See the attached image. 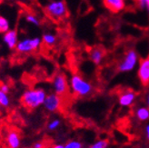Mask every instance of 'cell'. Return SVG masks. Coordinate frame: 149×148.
I'll use <instances>...</instances> for the list:
<instances>
[{"instance_id": "6da1fadb", "label": "cell", "mask_w": 149, "mask_h": 148, "mask_svg": "<svg viewBox=\"0 0 149 148\" xmlns=\"http://www.w3.org/2000/svg\"><path fill=\"white\" fill-rule=\"evenodd\" d=\"M47 92L42 88L28 89L23 93L21 97V103L28 109H36L43 106L47 97Z\"/></svg>"}, {"instance_id": "7a4b0ae2", "label": "cell", "mask_w": 149, "mask_h": 148, "mask_svg": "<svg viewBox=\"0 0 149 148\" xmlns=\"http://www.w3.org/2000/svg\"><path fill=\"white\" fill-rule=\"evenodd\" d=\"M69 87L71 92L79 97H88L93 92L92 84L77 74H74L70 77Z\"/></svg>"}, {"instance_id": "3957f363", "label": "cell", "mask_w": 149, "mask_h": 148, "mask_svg": "<svg viewBox=\"0 0 149 148\" xmlns=\"http://www.w3.org/2000/svg\"><path fill=\"white\" fill-rule=\"evenodd\" d=\"M46 12L56 20L63 19L68 15V8L63 0H51L46 6Z\"/></svg>"}, {"instance_id": "277c9868", "label": "cell", "mask_w": 149, "mask_h": 148, "mask_svg": "<svg viewBox=\"0 0 149 148\" xmlns=\"http://www.w3.org/2000/svg\"><path fill=\"white\" fill-rule=\"evenodd\" d=\"M138 54L136 50L130 49L125 53V56L120 61V63L117 65V69L121 73H127L131 72L136 68L139 59H138Z\"/></svg>"}, {"instance_id": "5b68a950", "label": "cell", "mask_w": 149, "mask_h": 148, "mask_svg": "<svg viewBox=\"0 0 149 148\" xmlns=\"http://www.w3.org/2000/svg\"><path fill=\"white\" fill-rule=\"evenodd\" d=\"M42 39L38 36L31 38H24L19 40L16 47V50L19 54H30L38 50L41 47Z\"/></svg>"}, {"instance_id": "8992f818", "label": "cell", "mask_w": 149, "mask_h": 148, "mask_svg": "<svg viewBox=\"0 0 149 148\" xmlns=\"http://www.w3.org/2000/svg\"><path fill=\"white\" fill-rule=\"evenodd\" d=\"M52 87L54 93L58 95H65L68 94L69 89V83L66 76L62 73H58L52 80Z\"/></svg>"}, {"instance_id": "52a82bcc", "label": "cell", "mask_w": 149, "mask_h": 148, "mask_svg": "<svg viewBox=\"0 0 149 148\" xmlns=\"http://www.w3.org/2000/svg\"><path fill=\"white\" fill-rule=\"evenodd\" d=\"M61 106H62V98L60 95H58L55 93L47 94V97L43 104V106L45 107V109L49 113L56 112L61 107Z\"/></svg>"}, {"instance_id": "ba28073f", "label": "cell", "mask_w": 149, "mask_h": 148, "mask_svg": "<svg viewBox=\"0 0 149 148\" xmlns=\"http://www.w3.org/2000/svg\"><path fill=\"white\" fill-rule=\"evenodd\" d=\"M137 76L143 85H149V56L143 58L139 62Z\"/></svg>"}, {"instance_id": "9c48e42d", "label": "cell", "mask_w": 149, "mask_h": 148, "mask_svg": "<svg viewBox=\"0 0 149 148\" xmlns=\"http://www.w3.org/2000/svg\"><path fill=\"white\" fill-rule=\"evenodd\" d=\"M136 99V94L132 90H125L120 94L118 97L119 105L123 107L131 106Z\"/></svg>"}, {"instance_id": "30bf717a", "label": "cell", "mask_w": 149, "mask_h": 148, "mask_svg": "<svg viewBox=\"0 0 149 148\" xmlns=\"http://www.w3.org/2000/svg\"><path fill=\"white\" fill-rule=\"evenodd\" d=\"M18 41V34L16 29H10L3 34V42L9 49L16 48Z\"/></svg>"}, {"instance_id": "8fae6325", "label": "cell", "mask_w": 149, "mask_h": 148, "mask_svg": "<svg viewBox=\"0 0 149 148\" xmlns=\"http://www.w3.org/2000/svg\"><path fill=\"white\" fill-rule=\"evenodd\" d=\"M6 141L9 148H19L21 145V138L19 133L16 130L8 131L6 136Z\"/></svg>"}, {"instance_id": "7c38bea8", "label": "cell", "mask_w": 149, "mask_h": 148, "mask_svg": "<svg viewBox=\"0 0 149 148\" xmlns=\"http://www.w3.org/2000/svg\"><path fill=\"white\" fill-rule=\"evenodd\" d=\"M103 4L106 8L113 13L122 11L125 6V0H103Z\"/></svg>"}, {"instance_id": "4fadbf2b", "label": "cell", "mask_w": 149, "mask_h": 148, "mask_svg": "<svg viewBox=\"0 0 149 148\" xmlns=\"http://www.w3.org/2000/svg\"><path fill=\"white\" fill-rule=\"evenodd\" d=\"M105 56V51L100 47H94L90 50L89 57L95 65H100Z\"/></svg>"}, {"instance_id": "5bb4252c", "label": "cell", "mask_w": 149, "mask_h": 148, "mask_svg": "<svg viewBox=\"0 0 149 148\" xmlns=\"http://www.w3.org/2000/svg\"><path fill=\"white\" fill-rule=\"evenodd\" d=\"M136 118L141 122H146L149 120V108L146 106H140L135 111Z\"/></svg>"}, {"instance_id": "9a60e30c", "label": "cell", "mask_w": 149, "mask_h": 148, "mask_svg": "<svg viewBox=\"0 0 149 148\" xmlns=\"http://www.w3.org/2000/svg\"><path fill=\"white\" fill-rule=\"evenodd\" d=\"M41 39H42V42L45 44V45H47V47H53L56 43V35H54L53 33H50V32L44 33Z\"/></svg>"}, {"instance_id": "2e32d148", "label": "cell", "mask_w": 149, "mask_h": 148, "mask_svg": "<svg viewBox=\"0 0 149 148\" xmlns=\"http://www.w3.org/2000/svg\"><path fill=\"white\" fill-rule=\"evenodd\" d=\"M10 23L9 20L4 16L0 15V34H5L8 30H10Z\"/></svg>"}, {"instance_id": "e0dca14e", "label": "cell", "mask_w": 149, "mask_h": 148, "mask_svg": "<svg viewBox=\"0 0 149 148\" xmlns=\"http://www.w3.org/2000/svg\"><path fill=\"white\" fill-rule=\"evenodd\" d=\"M0 106L2 108H7L10 106V98L8 94H6L0 90Z\"/></svg>"}, {"instance_id": "ac0fdd59", "label": "cell", "mask_w": 149, "mask_h": 148, "mask_svg": "<svg viewBox=\"0 0 149 148\" xmlns=\"http://www.w3.org/2000/svg\"><path fill=\"white\" fill-rule=\"evenodd\" d=\"M26 21L27 23L31 24L35 26H40V20L38 19V17H36L35 15H32V14H27L26 16Z\"/></svg>"}, {"instance_id": "d6986e66", "label": "cell", "mask_w": 149, "mask_h": 148, "mask_svg": "<svg viewBox=\"0 0 149 148\" xmlns=\"http://www.w3.org/2000/svg\"><path fill=\"white\" fill-rule=\"evenodd\" d=\"M108 146V141L106 139H100L96 142L89 145L87 148H107Z\"/></svg>"}, {"instance_id": "ffe728a7", "label": "cell", "mask_w": 149, "mask_h": 148, "mask_svg": "<svg viewBox=\"0 0 149 148\" xmlns=\"http://www.w3.org/2000/svg\"><path fill=\"white\" fill-rule=\"evenodd\" d=\"M64 148H83V144L78 140H71L64 145Z\"/></svg>"}, {"instance_id": "44dd1931", "label": "cell", "mask_w": 149, "mask_h": 148, "mask_svg": "<svg viewBox=\"0 0 149 148\" xmlns=\"http://www.w3.org/2000/svg\"><path fill=\"white\" fill-rule=\"evenodd\" d=\"M60 124H61V121L59 119H53L52 121L49 122V124L47 125V129L49 131H55L60 126Z\"/></svg>"}, {"instance_id": "7402d4cb", "label": "cell", "mask_w": 149, "mask_h": 148, "mask_svg": "<svg viewBox=\"0 0 149 148\" xmlns=\"http://www.w3.org/2000/svg\"><path fill=\"white\" fill-rule=\"evenodd\" d=\"M135 1L141 9L149 13V0H135Z\"/></svg>"}, {"instance_id": "603a6c76", "label": "cell", "mask_w": 149, "mask_h": 148, "mask_svg": "<svg viewBox=\"0 0 149 148\" xmlns=\"http://www.w3.org/2000/svg\"><path fill=\"white\" fill-rule=\"evenodd\" d=\"M0 90H1L2 92H4V93H6V94H8L9 91H10V88H9L8 85L1 84V85H0Z\"/></svg>"}, {"instance_id": "cb8c5ba5", "label": "cell", "mask_w": 149, "mask_h": 148, "mask_svg": "<svg viewBox=\"0 0 149 148\" xmlns=\"http://www.w3.org/2000/svg\"><path fill=\"white\" fill-rule=\"evenodd\" d=\"M45 147V144L41 141L39 142H36L34 145H33V148H44Z\"/></svg>"}, {"instance_id": "d4e9b609", "label": "cell", "mask_w": 149, "mask_h": 148, "mask_svg": "<svg viewBox=\"0 0 149 148\" xmlns=\"http://www.w3.org/2000/svg\"><path fill=\"white\" fill-rule=\"evenodd\" d=\"M145 133H146V139L149 140V124H147L146 125Z\"/></svg>"}, {"instance_id": "484cf974", "label": "cell", "mask_w": 149, "mask_h": 148, "mask_svg": "<svg viewBox=\"0 0 149 148\" xmlns=\"http://www.w3.org/2000/svg\"><path fill=\"white\" fill-rule=\"evenodd\" d=\"M50 148H64V145H61V144H56V145H54L53 146H51Z\"/></svg>"}, {"instance_id": "4316f807", "label": "cell", "mask_w": 149, "mask_h": 148, "mask_svg": "<svg viewBox=\"0 0 149 148\" xmlns=\"http://www.w3.org/2000/svg\"><path fill=\"white\" fill-rule=\"evenodd\" d=\"M146 104H147V107L149 108V92L147 94V97H146Z\"/></svg>"}, {"instance_id": "83f0119b", "label": "cell", "mask_w": 149, "mask_h": 148, "mask_svg": "<svg viewBox=\"0 0 149 148\" xmlns=\"http://www.w3.org/2000/svg\"><path fill=\"white\" fill-rule=\"evenodd\" d=\"M2 109V107H1V106H0V110H1Z\"/></svg>"}]
</instances>
